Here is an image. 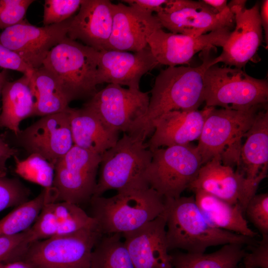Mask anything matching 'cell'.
Wrapping results in <instances>:
<instances>
[{"label":"cell","mask_w":268,"mask_h":268,"mask_svg":"<svg viewBox=\"0 0 268 268\" xmlns=\"http://www.w3.org/2000/svg\"><path fill=\"white\" fill-rule=\"evenodd\" d=\"M252 268L246 267V268Z\"/></svg>","instance_id":"46"},{"label":"cell","mask_w":268,"mask_h":268,"mask_svg":"<svg viewBox=\"0 0 268 268\" xmlns=\"http://www.w3.org/2000/svg\"><path fill=\"white\" fill-rule=\"evenodd\" d=\"M72 17L42 27L33 25L25 18L0 32V44L18 55L33 69L38 68L50 50L67 37Z\"/></svg>","instance_id":"13"},{"label":"cell","mask_w":268,"mask_h":268,"mask_svg":"<svg viewBox=\"0 0 268 268\" xmlns=\"http://www.w3.org/2000/svg\"><path fill=\"white\" fill-rule=\"evenodd\" d=\"M165 202L168 251L180 249L189 253L200 254L211 246L257 243L254 238L211 226L202 214L194 196L165 198Z\"/></svg>","instance_id":"3"},{"label":"cell","mask_w":268,"mask_h":268,"mask_svg":"<svg viewBox=\"0 0 268 268\" xmlns=\"http://www.w3.org/2000/svg\"><path fill=\"white\" fill-rule=\"evenodd\" d=\"M103 235L97 228H84L36 241L20 260L32 268H89L93 250Z\"/></svg>","instance_id":"9"},{"label":"cell","mask_w":268,"mask_h":268,"mask_svg":"<svg viewBox=\"0 0 268 268\" xmlns=\"http://www.w3.org/2000/svg\"><path fill=\"white\" fill-rule=\"evenodd\" d=\"M149 98V92L108 84L97 91L83 107L93 112L110 129L127 133L146 112Z\"/></svg>","instance_id":"11"},{"label":"cell","mask_w":268,"mask_h":268,"mask_svg":"<svg viewBox=\"0 0 268 268\" xmlns=\"http://www.w3.org/2000/svg\"><path fill=\"white\" fill-rule=\"evenodd\" d=\"M245 213L262 235H268V194L254 195L248 202Z\"/></svg>","instance_id":"36"},{"label":"cell","mask_w":268,"mask_h":268,"mask_svg":"<svg viewBox=\"0 0 268 268\" xmlns=\"http://www.w3.org/2000/svg\"><path fill=\"white\" fill-rule=\"evenodd\" d=\"M33 0H0V30L21 23Z\"/></svg>","instance_id":"37"},{"label":"cell","mask_w":268,"mask_h":268,"mask_svg":"<svg viewBox=\"0 0 268 268\" xmlns=\"http://www.w3.org/2000/svg\"><path fill=\"white\" fill-rule=\"evenodd\" d=\"M266 105L247 110L212 107L207 115L197 148L203 165L220 157L225 164L238 162L241 140L245 137L260 110Z\"/></svg>","instance_id":"5"},{"label":"cell","mask_w":268,"mask_h":268,"mask_svg":"<svg viewBox=\"0 0 268 268\" xmlns=\"http://www.w3.org/2000/svg\"><path fill=\"white\" fill-rule=\"evenodd\" d=\"M7 76L8 71L7 69H3L0 72V96L1 94L2 89L4 84L8 81Z\"/></svg>","instance_id":"45"},{"label":"cell","mask_w":268,"mask_h":268,"mask_svg":"<svg viewBox=\"0 0 268 268\" xmlns=\"http://www.w3.org/2000/svg\"><path fill=\"white\" fill-rule=\"evenodd\" d=\"M97 228L95 220L79 205L65 201L46 203L30 230L32 243L51 237Z\"/></svg>","instance_id":"22"},{"label":"cell","mask_w":268,"mask_h":268,"mask_svg":"<svg viewBox=\"0 0 268 268\" xmlns=\"http://www.w3.org/2000/svg\"><path fill=\"white\" fill-rule=\"evenodd\" d=\"M82 0H46L44 4V26L58 24L72 17Z\"/></svg>","instance_id":"34"},{"label":"cell","mask_w":268,"mask_h":268,"mask_svg":"<svg viewBox=\"0 0 268 268\" xmlns=\"http://www.w3.org/2000/svg\"><path fill=\"white\" fill-rule=\"evenodd\" d=\"M232 29L225 28L199 37L167 33L162 28L148 38L147 45L159 64L168 67L188 64L198 52L223 47Z\"/></svg>","instance_id":"17"},{"label":"cell","mask_w":268,"mask_h":268,"mask_svg":"<svg viewBox=\"0 0 268 268\" xmlns=\"http://www.w3.org/2000/svg\"><path fill=\"white\" fill-rule=\"evenodd\" d=\"M196 203L206 220L213 227L254 238L244 211L239 204L229 203L202 191H195Z\"/></svg>","instance_id":"27"},{"label":"cell","mask_w":268,"mask_h":268,"mask_svg":"<svg viewBox=\"0 0 268 268\" xmlns=\"http://www.w3.org/2000/svg\"><path fill=\"white\" fill-rule=\"evenodd\" d=\"M260 183L246 179L220 157L212 158L201 168L189 189L202 191L229 203L239 204L245 212L246 207L256 195Z\"/></svg>","instance_id":"16"},{"label":"cell","mask_w":268,"mask_h":268,"mask_svg":"<svg viewBox=\"0 0 268 268\" xmlns=\"http://www.w3.org/2000/svg\"><path fill=\"white\" fill-rule=\"evenodd\" d=\"M89 203L90 216L102 235L135 230L155 219L165 209V198L148 184L122 189L109 198L92 197Z\"/></svg>","instance_id":"2"},{"label":"cell","mask_w":268,"mask_h":268,"mask_svg":"<svg viewBox=\"0 0 268 268\" xmlns=\"http://www.w3.org/2000/svg\"><path fill=\"white\" fill-rule=\"evenodd\" d=\"M158 65L148 46L134 53L103 50L99 52L97 82L126 85L139 90L142 76Z\"/></svg>","instance_id":"20"},{"label":"cell","mask_w":268,"mask_h":268,"mask_svg":"<svg viewBox=\"0 0 268 268\" xmlns=\"http://www.w3.org/2000/svg\"><path fill=\"white\" fill-rule=\"evenodd\" d=\"M112 28L108 50L139 52L149 36L162 26L156 15L122 2L112 3Z\"/></svg>","instance_id":"18"},{"label":"cell","mask_w":268,"mask_h":268,"mask_svg":"<svg viewBox=\"0 0 268 268\" xmlns=\"http://www.w3.org/2000/svg\"><path fill=\"white\" fill-rule=\"evenodd\" d=\"M245 137L246 139L240 149L237 171L246 179L260 183L267 176L268 168L267 106L258 112Z\"/></svg>","instance_id":"24"},{"label":"cell","mask_w":268,"mask_h":268,"mask_svg":"<svg viewBox=\"0 0 268 268\" xmlns=\"http://www.w3.org/2000/svg\"><path fill=\"white\" fill-rule=\"evenodd\" d=\"M67 112L74 145L101 156L119 139L120 132L107 127L87 109L69 107Z\"/></svg>","instance_id":"25"},{"label":"cell","mask_w":268,"mask_h":268,"mask_svg":"<svg viewBox=\"0 0 268 268\" xmlns=\"http://www.w3.org/2000/svg\"><path fill=\"white\" fill-rule=\"evenodd\" d=\"M202 1L218 13L223 12L229 9L227 1L226 0H203Z\"/></svg>","instance_id":"43"},{"label":"cell","mask_w":268,"mask_h":268,"mask_svg":"<svg viewBox=\"0 0 268 268\" xmlns=\"http://www.w3.org/2000/svg\"><path fill=\"white\" fill-rule=\"evenodd\" d=\"M144 174L149 186L166 199H176L189 188L203 165L197 146L190 144L152 150Z\"/></svg>","instance_id":"8"},{"label":"cell","mask_w":268,"mask_h":268,"mask_svg":"<svg viewBox=\"0 0 268 268\" xmlns=\"http://www.w3.org/2000/svg\"><path fill=\"white\" fill-rule=\"evenodd\" d=\"M165 211L140 228L124 234L134 268H172L166 237Z\"/></svg>","instance_id":"19"},{"label":"cell","mask_w":268,"mask_h":268,"mask_svg":"<svg viewBox=\"0 0 268 268\" xmlns=\"http://www.w3.org/2000/svg\"><path fill=\"white\" fill-rule=\"evenodd\" d=\"M246 0H233L228 6L234 16V29L222 47L221 54L214 58L215 64L242 68L254 58L263 40V28L258 2L246 8Z\"/></svg>","instance_id":"14"},{"label":"cell","mask_w":268,"mask_h":268,"mask_svg":"<svg viewBox=\"0 0 268 268\" xmlns=\"http://www.w3.org/2000/svg\"><path fill=\"white\" fill-rule=\"evenodd\" d=\"M30 190L19 179L0 174V212L28 201Z\"/></svg>","instance_id":"33"},{"label":"cell","mask_w":268,"mask_h":268,"mask_svg":"<svg viewBox=\"0 0 268 268\" xmlns=\"http://www.w3.org/2000/svg\"><path fill=\"white\" fill-rule=\"evenodd\" d=\"M99 52L67 36L49 52L43 66L55 76L66 97H91L97 91Z\"/></svg>","instance_id":"4"},{"label":"cell","mask_w":268,"mask_h":268,"mask_svg":"<svg viewBox=\"0 0 268 268\" xmlns=\"http://www.w3.org/2000/svg\"><path fill=\"white\" fill-rule=\"evenodd\" d=\"M67 109L43 116L21 130L15 135L18 145L29 155L39 154L55 167L74 145Z\"/></svg>","instance_id":"15"},{"label":"cell","mask_w":268,"mask_h":268,"mask_svg":"<svg viewBox=\"0 0 268 268\" xmlns=\"http://www.w3.org/2000/svg\"><path fill=\"white\" fill-rule=\"evenodd\" d=\"M260 19L263 29L265 32V41L268 43V0H264L262 1L260 9Z\"/></svg>","instance_id":"42"},{"label":"cell","mask_w":268,"mask_h":268,"mask_svg":"<svg viewBox=\"0 0 268 268\" xmlns=\"http://www.w3.org/2000/svg\"><path fill=\"white\" fill-rule=\"evenodd\" d=\"M17 149L11 146L7 141L0 135V174L6 175V163L11 157L17 155Z\"/></svg>","instance_id":"41"},{"label":"cell","mask_w":268,"mask_h":268,"mask_svg":"<svg viewBox=\"0 0 268 268\" xmlns=\"http://www.w3.org/2000/svg\"><path fill=\"white\" fill-rule=\"evenodd\" d=\"M155 15L162 27L171 33L195 37L225 28L232 29L235 25L230 8L218 13L202 0H168Z\"/></svg>","instance_id":"12"},{"label":"cell","mask_w":268,"mask_h":268,"mask_svg":"<svg viewBox=\"0 0 268 268\" xmlns=\"http://www.w3.org/2000/svg\"><path fill=\"white\" fill-rule=\"evenodd\" d=\"M244 245L227 244L209 254L175 252L170 254L172 268H236L246 254Z\"/></svg>","instance_id":"29"},{"label":"cell","mask_w":268,"mask_h":268,"mask_svg":"<svg viewBox=\"0 0 268 268\" xmlns=\"http://www.w3.org/2000/svg\"><path fill=\"white\" fill-rule=\"evenodd\" d=\"M49 192L43 189L35 198L15 208L0 220V237L17 235L28 230L38 218L44 205L49 202Z\"/></svg>","instance_id":"30"},{"label":"cell","mask_w":268,"mask_h":268,"mask_svg":"<svg viewBox=\"0 0 268 268\" xmlns=\"http://www.w3.org/2000/svg\"><path fill=\"white\" fill-rule=\"evenodd\" d=\"M0 268H32L27 263L19 260L0 263Z\"/></svg>","instance_id":"44"},{"label":"cell","mask_w":268,"mask_h":268,"mask_svg":"<svg viewBox=\"0 0 268 268\" xmlns=\"http://www.w3.org/2000/svg\"><path fill=\"white\" fill-rule=\"evenodd\" d=\"M30 80L35 99L33 116L56 114L69 107V102L56 77L44 66L34 69Z\"/></svg>","instance_id":"28"},{"label":"cell","mask_w":268,"mask_h":268,"mask_svg":"<svg viewBox=\"0 0 268 268\" xmlns=\"http://www.w3.org/2000/svg\"><path fill=\"white\" fill-rule=\"evenodd\" d=\"M262 237V240L251 248L250 253L246 252L242 259L245 268H268V235Z\"/></svg>","instance_id":"38"},{"label":"cell","mask_w":268,"mask_h":268,"mask_svg":"<svg viewBox=\"0 0 268 268\" xmlns=\"http://www.w3.org/2000/svg\"><path fill=\"white\" fill-rule=\"evenodd\" d=\"M211 49L203 51L202 63L198 67H168L161 70L149 92L151 96L146 112L127 134L138 136L145 141L152 135L156 121L164 114L174 110H197L204 101L205 71L216 65L210 54Z\"/></svg>","instance_id":"1"},{"label":"cell","mask_w":268,"mask_h":268,"mask_svg":"<svg viewBox=\"0 0 268 268\" xmlns=\"http://www.w3.org/2000/svg\"><path fill=\"white\" fill-rule=\"evenodd\" d=\"M15 172L20 177L53 192L55 167L44 157L31 154L25 159L14 157Z\"/></svg>","instance_id":"32"},{"label":"cell","mask_w":268,"mask_h":268,"mask_svg":"<svg viewBox=\"0 0 268 268\" xmlns=\"http://www.w3.org/2000/svg\"><path fill=\"white\" fill-rule=\"evenodd\" d=\"M101 156L74 145L56 164L53 202H89L97 185Z\"/></svg>","instance_id":"10"},{"label":"cell","mask_w":268,"mask_h":268,"mask_svg":"<svg viewBox=\"0 0 268 268\" xmlns=\"http://www.w3.org/2000/svg\"><path fill=\"white\" fill-rule=\"evenodd\" d=\"M213 107L202 110L168 112L156 121L154 131L147 143L152 150L161 146L183 145L199 140L205 118Z\"/></svg>","instance_id":"23"},{"label":"cell","mask_w":268,"mask_h":268,"mask_svg":"<svg viewBox=\"0 0 268 268\" xmlns=\"http://www.w3.org/2000/svg\"><path fill=\"white\" fill-rule=\"evenodd\" d=\"M31 243L30 228L17 235L0 237V263L20 260Z\"/></svg>","instance_id":"35"},{"label":"cell","mask_w":268,"mask_h":268,"mask_svg":"<svg viewBox=\"0 0 268 268\" xmlns=\"http://www.w3.org/2000/svg\"><path fill=\"white\" fill-rule=\"evenodd\" d=\"M112 3L108 0H82L67 36L98 52L107 50L112 28Z\"/></svg>","instance_id":"21"},{"label":"cell","mask_w":268,"mask_h":268,"mask_svg":"<svg viewBox=\"0 0 268 268\" xmlns=\"http://www.w3.org/2000/svg\"><path fill=\"white\" fill-rule=\"evenodd\" d=\"M30 76L23 74L16 80L7 81L2 89L0 127L7 128L14 135L20 132L22 121L33 116L35 99Z\"/></svg>","instance_id":"26"},{"label":"cell","mask_w":268,"mask_h":268,"mask_svg":"<svg viewBox=\"0 0 268 268\" xmlns=\"http://www.w3.org/2000/svg\"><path fill=\"white\" fill-rule=\"evenodd\" d=\"M0 67L31 75L34 69L18 55L0 44Z\"/></svg>","instance_id":"39"},{"label":"cell","mask_w":268,"mask_h":268,"mask_svg":"<svg viewBox=\"0 0 268 268\" xmlns=\"http://www.w3.org/2000/svg\"><path fill=\"white\" fill-rule=\"evenodd\" d=\"M204 85L206 107L247 110L268 101L267 80L250 76L242 68L211 66L205 71Z\"/></svg>","instance_id":"7"},{"label":"cell","mask_w":268,"mask_h":268,"mask_svg":"<svg viewBox=\"0 0 268 268\" xmlns=\"http://www.w3.org/2000/svg\"><path fill=\"white\" fill-rule=\"evenodd\" d=\"M121 234L101 237L92 252L89 268H134Z\"/></svg>","instance_id":"31"},{"label":"cell","mask_w":268,"mask_h":268,"mask_svg":"<svg viewBox=\"0 0 268 268\" xmlns=\"http://www.w3.org/2000/svg\"><path fill=\"white\" fill-rule=\"evenodd\" d=\"M168 0H125L122 2L127 3L129 5L136 7L140 10L152 13H159L163 10Z\"/></svg>","instance_id":"40"},{"label":"cell","mask_w":268,"mask_h":268,"mask_svg":"<svg viewBox=\"0 0 268 268\" xmlns=\"http://www.w3.org/2000/svg\"><path fill=\"white\" fill-rule=\"evenodd\" d=\"M138 136L124 133L122 137L101 155L99 177L93 197L108 190L117 191L148 184L144 174L152 159V152Z\"/></svg>","instance_id":"6"}]
</instances>
